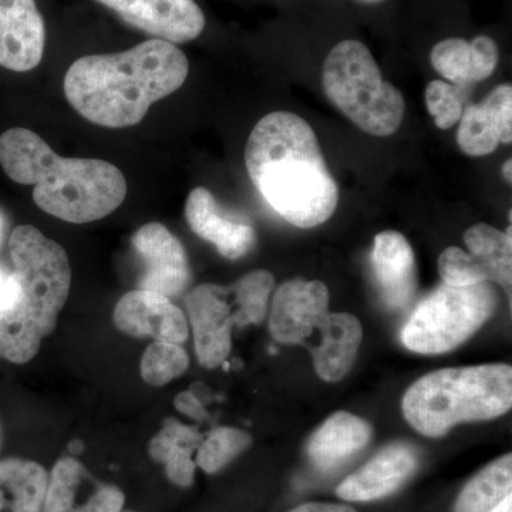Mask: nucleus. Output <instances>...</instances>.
<instances>
[{"label":"nucleus","instance_id":"obj_1","mask_svg":"<svg viewBox=\"0 0 512 512\" xmlns=\"http://www.w3.org/2000/svg\"><path fill=\"white\" fill-rule=\"evenodd\" d=\"M252 184L289 224L315 228L335 214L339 188L308 121L274 111L256 123L245 147Z\"/></svg>","mask_w":512,"mask_h":512},{"label":"nucleus","instance_id":"obj_2","mask_svg":"<svg viewBox=\"0 0 512 512\" xmlns=\"http://www.w3.org/2000/svg\"><path fill=\"white\" fill-rule=\"evenodd\" d=\"M190 63L173 43L150 39L126 52L80 57L64 76V94L80 116L106 128L141 123L158 100L177 92Z\"/></svg>","mask_w":512,"mask_h":512},{"label":"nucleus","instance_id":"obj_3","mask_svg":"<svg viewBox=\"0 0 512 512\" xmlns=\"http://www.w3.org/2000/svg\"><path fill=\"white\" fill-rule=\"evenodd\" d=\"M13 271L0 266V359L23 365L56 329L72 288V268L62 245L32 225L9 239Z\"/></svg>","mask_w":512,"mask_h":512},{"label":"nucleus","instance_id":"obj_4","mask_svg":"<svg viewBox=\"0 0 512 512\" xmlns=\"http://www.w3.org/2000/svg\"><path fill=\"white\" fill-rule=\"evenodd\" d=\"M0 164L10 180L32 185L40 210L70 224L106 218L127 197L126 177L116 165L59 156L28 128H10L0 136Z\"/></svg>","mask_w":512,"mask_h":512},{"label":"nucleus","instance_id":"obj_5","mask_svg":"<svg viewBox=\"0 0 512 512\" xmlns=\"http://www.w3.org/2000/svg\"><path fill=\"white\" fill-rule=\"evenodd\" d=\"M512 406V367L504 363L450 367L421 377L404 394L407 423L441 437L461 423L503 416Z\"/></svg>","mask_w":512,"mask_h":512},{"label":"nucleus","instance_id":"obj_6","mask_svg":"<svg viewBox=\"0 0 512 512\" xmlns=\"http://www.w3.org/2000/svg\"><path fill=\"white\" fill-rule=\"evenodd\" d=\"M322 86L330 103L366 134L390 137L402 127L403 94L383 80L375 57L359 40H343L330 50Z\"/></svg>","mask_w":512,"mask_h":512},{"label":"nucleus","instance_id":"obj_7","mask_svg":"<svg viewBox=\"0 0 512 512\" xmlns=\"http://www.w3.org/2000/svg\"><path fill=\"white\" fill-rule=\"evenodd\" d=\"M497 305V292L491 282L441 285L417 305L403 326V345L420 355L450 352L477 333Z\"/></svg>","mask_w":512,"mask_h":512},{"label":"nucleus","instance_id":"obj_8","mask_svg":"<svg viewBox=\"0 0 512 512\" xmlns=\"http://www.w3.org/2000/svg\"><path fill=\"white\" fill-rule=\"evenodd\" d=\"M187 312L198 362L217 369L227 362L232 350L234 305L228 286L202 284L187 296Z\"/></svg>","mask_w":512,"mask_h":512},{"label":"nucleus","instance_id":"obj_9","mask_svg":"<svg viewBox=\"0 0 512 512\" xmlns=\"http://www.w3.org/2000/svg\"><path fill=\"white\" fill-rule=\"evenodd\" d=\"M131 245L144 264L137 289L170 299L185 291L191 281L190 262L184 245L170 229L160 222H150L134 232Z\"/></svg>","mask_w":512,"mask_h":512},{"label":"nucleus","instance_id":"obj_10","mask_svg":"<svg viewBox=\"0 0 512 512\" xmlns=\"http://www.w3.org/2000/svg\"><path fill=\"white\" fill-rule=\"evenodd\" d=\"M131 28L154 39L187 43L205 28V16L194 0H97Z\"/></svg>","mask_w":512,"mask_h":512},{"label":"nucleus","instance_id":"obj_11","mask_svg":"<svg viewBox=\"0 0 512 512\" xmlns=\"http://www.w3.org/2000/svg\"><path fill=\"white\" fill-rule=\"evenodd\" d=\"M329 313V291L320 281L296 278L275 291L269 332L282 345H301Z\"/></svg>","mask_w":512,"mask_h":512},{"label":"nucleus","instance_id":"obj_12","mask_svg":"<svg viewBox=\"0 0 512 512\" xmlns=\"http://www.w3.org/2000/svg\"><path fill=\"white\" fill-rule=\"evenodd\" d=\"M113 322L124 335L151 336L161 342L184 345L190 336L185 313L160 293L134 289L121 296L113 312Z\"/></svg>","mask_w":512,"mask_h":512},{"label":"nucleus","instance_id":"obj_13","mask_svg":"<svg viewBox=\"0 0 512 512\" xmlns=\"http://www.w3.org/2000/svg\"><path fill=\"white\" fill-rule=\"evenodd\" d=\"M46 26L35 0H0V66L29 72L45 55Z\"/></svg>","mask_w":512,"mask_h":512},{"label":"nucleus","instance_id":"obj_14","mask_svg":"<svg viewBox=\"0 0 512 512\" xmlns=\"http://www.w3.org/2000/svg\"><path fill=\"white\" fill-rule=\"evenodd\" d=\"M512 143V86L495 87L480 104L468 103L458 121L457 144L470 157L493 154Z\"/></svg>","mask_w":512,"mask_h":512},{"label":"nucleus","instance_id":"obj_15","mask_svg":"<svg viewBox=\"0 0 512 512\" xmlns=\"http://www.w3.org/2000/svg\"><path fill=\"white\" fill-rule=\"evenodd\" d=\"M185 220L195 235L215 245L224 258L248 255L256 244V232L251 222L227 214L210 190L194 188L185 202Z\"/></svg>","mask_w":512,"mask_h":512},{"label":"nucleus","instance_id":"obj_16","mask_svg":"<svg viewBox=\"0 0 512 512\" xmlns=\"http://www.w3.org/2000/svg\"><path fill=\"white\" fill-rule=\"evenodd\" d=\"M416 467L417 456L413 447L406 443L390 444L342 481L336 493L342 500L355 503L380 500L402 487Z\"/></svg>","mask_w":512,"mask_h":512},{"label":"nucleus","instance_id":"obj_17","mask_svg":"<svg viewBox=\"0 0 512 512\" xmlns=\"http://www.w3.org/2000/svg\"><path fill=\"white\" fill-rule=\"evenodd\" d=\"M372 265L384 305L392 311L406 308L417 288L416 259L407 238L397 231L377 234Z\"/></svg>","mask_w":512,"mask_h":512},{"label":"nucleus","instance_id":"obj_18","mask_svg":"<svg viewBox=\"0 0 512 512\" xmlns=\"http://www.w3.org/2000/svg\"><path fill=\"white\" fill-rule=\"evenodd\" d=\"M500 50L490 36L480 35L473 40L448 37L434 45L430 52L433 69L448 83L458 87L483 82L495 72Z\"/></svg>","mask_w":512,"mask_h":512},{"label":"nucleus","instance_id":"obj_19","mask_svg":"<svg viewBox=\"0 0 512 512\" xmlns=\"http://www.w3.org/2000/svg\"><path fill=\"white\" fill-rule=\"evenodd\" d=\"M320 343L312 349L320 379L335 383L348 375L362 345L360 320L350 313H328L318 326Z\"/></svg>","mask_w":512,"mask_h":512},{"label":"nucleus","instance_id":"obj_20","mask_svg":"<svg viewBox=\"0 0 512 512\" xmlns=\"http://www.w3.org/2000/svg\"><path fill=\"white\" fill-rule=\"evenodd\" d=\"M372 434V426L366 420L352 413L338 412L312 434L306 451L319 470H335L360 453L372 440Z\"/></svg>","mask_w":512,"mask_h":512},{"label":"nucleus","instance_id":"obj_21","mask_svg":"<svg viewBox=\"0 0 512 512\" xmlns=\"http://www.w3.org/2000/svg\"><path fill=\"white\" fill-rule=\"evenodd\" d=\"M202 440L204 437L197 427L168 419L148 444V453L156 463L163 464L171 483L187 488L194 483L197 470L194 453Z\"/></svg>","mask_w":512,"mask_h":512},{"label":"nucleus","instance_id":"obj_22","mask_svg":"<svg viewBox=\"0 0 512 512\" xmlns=\"http://www.w3.org/2000/svg\"><path fill=\"white\" fill-rule=\"evenodd\" d=\"M49 473L42 464L25 458L0 460V512H43Z\"/></svg>","mask_w":512,"mask_h":512},{"label":"nucleus","instance_id":"obj_23","mask_svg":"<svg viewBox=\"0 0 512 512\" xmlns=\"http://www.w3.org/2000/svg\"><path fill=\"white\" fill-rule=\"evenodd\" d=\"M512 228L507 232L491 227L488 224H477L468 228L464 234V242L470 254L487 268L490 282L500 284L505 291L511 292L512 266Z\"/></svg>","mask_w":512,"mask_h":512},{"label":"nucleus","instance_id":"obj_24","mask_svg":"<svg viewBox=\"0 0 512 512\" xmlns=\"http://www.w3.org/2000/svg\"><path fill=\"white\" fill-rule=\"evenodd\" d=\"M512 491V456L498 458L463 488L454 512H490Z\"/></svg>","mask_w":512,"mask_h":512},{"label":"nucleus","instance_id":"obj_25","mask_svg":"<svg viewBox=\"0 0 512 512\" xmlns=\"http://www.w3.org/2000/svg\"><path fill=\"white\" fill-rule=\"evenodd\" d=\"M234 305V325L244 328L264 322L269 298L275 288L274 275L265 269H256L228 286Z\"/></svg>","mask_w":512,"mask_h":512},{"label":"nucleus","instance_id":"obj_26","mask_svg":"<svg viewBox=\"0 0 512 512\" xmlns=\"http://www.w3.org/2000/svg\"><path fill=\"white\" fill-rule=\"evenodd\" d=\"M89 477L86 468L74 457L57 460L49 474L43 512H76L84 503H79V490Z\"/></svg>","mask_w":512,"mask_h":512},{"label":"nucleus","instance_id":"obj_27","mask_svg":"<svg viewBox=\"0 0 512 512\" xmlns=\"http://www.w3.org/2000/svg\"><path fill=\"white\" fill-rule=\"evenodd\" d=\"M188 367L190 357L183 345L156 340L141 356L140 375L148 386L163 387L183 376Z\"/></svg>","mask_w":512,"mask_h":512},{"label":"nucleus","instance_id":"obj_28","mask_svg":"<svg viewBox=\"0 0 512 512\" xmlns=\"http://www.w3.org/2000/svg\"><path fill=\"white\" fill-rule=\"evenodd\" d=\"M252 437L235 427H217L201 441L195 463L207 474H215L228 466L239 454L248 450Z\"/></svg>","mask_w":512,"mask_h":512},{"label":"nucleus","instance_id":"obj_29","mask_svg":"<svg viewBox=\"0 0 512 512\" xmlns=\"http://www.w3.org/2000/svg\"><path fill=\"white\" fill-rule=\"evenodd\" d=\"M466 87L433 80L426 87V106L440 130H450L463 116Z\"/></svg>","mask_w":512,"mask_h":512},{"label":"nucleus","instance_id":"obj_30","mask_svg":"<svg viewBox=\"0 0 512 512\" xmlns=\"http://www.w3.org/2000/svg\"><path fill=\"white\" fill-rule=\"evenodd\" d=\"M439 272L444 284L450 286H473L490 282V275L481 261L458 247L443 251L439 258Z\"/></svg>","mask_w":512,"mask_h":512},{"label":"nucleus","instance_id":"obj_31","mask_svg":"<svg viewBox=\"0 0 512 512\" xmlns=\"http://www.w3.org/2000/svg\"><path fill=\"white\" fill-rule=\"evenodd\" d=\"M126 495L116 485H97L76 512H121Z\"/></svg>","mask_w":512,"mask_h":512},{"label":"nucleus","instance_id":"obj_32","mask_svg":"<svg viewBox=\"0 0 512 512\" xmlns=\"http://www.w3.org/2000/svg\"><path fill=\"white\" fill-rule=\"evenodd\" d=\"M174 407L178 412L187 416L188 419L198 421V423L208 419L204 403L191 390H184V392L178 393L174 399Z\"/></svg>","mask_w":512,"mask_h":512},{"label":"nucleus","instance_id":"obj_33","mask_svg":"<svg viewBox=\"0 0 512 512\" xmlns=\"http://www.w3.org/2000/svg\"><path fill=\"white\" fill-rule=\"evenodd\" d=\"M289 512H356L348 505L328 504V503H309L299 505Z\"/></svg>","mask_w":512,"mask_h":512},{"label":"nucleus","instance_id":"obj_34","mask_svg":"<svg viewBox=\"0 0 512 512\" xmlns=\"http://www.w3.org/2000/svg\"><path fill=\"white\" fill-rule=\"evenodd\" d=\"M490 512H512V494L508 495L505 500L501 501V503Z\"/></svg>","mask_w":512,"mask_h":512},{"label":"nucleus","instance_id":"obj_35","mask_svg":"<svg viewBox=\"0 0 512 512\" xmlns=\"http://www.w3.org/2000/svg\"><path fill=\"white\" fill-rule=\"evenodd\" d=\"M512 160L508 158L503 165V175L508 184L512 183Z\"/></svg>","mask_w":512,"mask_h":512},{"label":"nucleus","instance_id":"obj_36","mask_svg":"<svg viewBox=\"0 0 512 512\" xmlns=\"http://www.w3.org/2000/svg\"><path fill=\"white\" fill-rule=\"evenodd\" d=\"M6 231V221L5 217H3L2 212H0V244H2V239L5 237Z\"/></svg>","mask_w":512,"mask_h":512},{"label":"nucleus","instance_id":"obj_37","mask_svg":"<svg viewBox=\"0 0 512 512\" xmlns=\"http://www.w3.org/2000/svg\"><path fill=\"white\" fill-rule=\"evenodd\" d=\"M360 3H366V5H377V3L386 2V0H357Z\"/></svg>","mask_w":512,"mask_h":512},{"label":"nucleus","instance_id":"obj_38","mask_svg":"<svg viewBox=\"0 0 512 512\" xmlns=\"http://www.w3.org/2000/svg\"><path fill=\"white\" fill-rule=\"evenodd\" d=\"M3 434H2V426H0V448H2Z\"/></svg>","mask_w":512,"mask_h":512},{"label":"nucleus","instance_id":"obj_39","mask_svg":"<svg viewBox=\"0 0 512 512\" xmlns=\"http://www.w3.org/2000/svg\"><path fill=\"white\" fill-rule=\"evenodd\" d=\"M121 512H136V511H133V510H123Z\"/></svg>","mask_w":512,"mask_h":512}]
</instances>
